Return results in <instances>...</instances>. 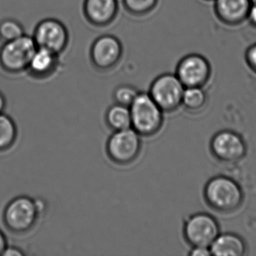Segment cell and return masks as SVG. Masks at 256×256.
<instances>
[{
	"label": "cell",
	"mask_w": 256,
	"mask_h": 256,
	"mask_svg": "<svg viewBox=\"0 0 256 256\" xmlns=\"http://www.w3.org/2000/svg\"><path fill=\"white\" fill-rule=\"evenodd\" d=\"M106 120L114 131L132 128L130 107L118 103L110 106L106 112Z\"/></svg>",
	"instance_id": "16"
},
{
	"label": "cell",
	"mask_w": 256,
	"mask_h": 256,
	"mask_svg": "<svg viewBox=\"0 0 256 256\" xmlns=\"http://www.w3.org/2000/svg\"><path fill=\"white\" fill-rule=\"evenodd\" d=\"M211 74L210 64L198 54L186 55L178 62L176 76L185 88H202Z\"/></svg>",
	"instance_id": "8"
},
{
	"label": "cell",
	"mask_w": 256,
	"mask_h": 256,
	"mask_svg": "<svg viewBox=\"0 0 256 256\" xmlns=\"http://www.w3.org/2000/svg\"><path fill=\"white\" fill-rule=\"evenodd\" d=\"M247 20L252 26L256 28V4H252L247 14Z\"/></svg>",
	"instance_id": "25"
},
{
	"label": "cell",
	"mask_w": 256,
	"mask_h": 256,
	"mask_svg": "<svg viewBox=\"0 0 256 256\" xmlns=\"http://www.w3.org/2000/svg\"><path fill=\"white\" fill-rule=\"evenodd\" d=\"M250 0H214V11L222 23L238 26L247 20Z\"/></svg>",
	"instance_id": "13"
},
{
	"label": "cell",
	"mask_w": 256,
	"mask_h": 256,
	"mask_svg": "<svg viewBox=\"0 0 256 256\" xmlns=\"http://www.w3.org/2000/svg\"><path fill=\"white\" fill-rule=\"evenodd\" d=\"M184 234L193 246L210 248L220 234V228L214 217L206 214H198L188 218Z\"/></svg>",
	"instance_id": "9"
},
{
	"label": "cell",
	"mask_w": 256,
	"mask_h": 256,
	"mask_svg": "<svg viewBox=\"0 0 256 256\" xmlns=\"http://www.w3.org/2000/svg\"><path fill=\"white\" fill-rule=\"evenodd\" d=\"M246 61L250 68L256 72V44L250 46L246 52Z\"/></svg>",
	"instance_id": "22"
},
{
	"label": "cell",
	"mask_w": 256,
	"mask_h": 256,
	"mask_svg": "<svg viewBox=\"0 0 256 256\" xmlns=\"http://www.w3.org/2000/svg\"><path fill=\"white\" fill-rule=\"evenodd\" d=\"M7 246V240L5 234L0 230V256H2Z\"/></svg>",
	"instance_id": "26"
},
{
	"label": "cell",
	"mask_w": 256,
	"mask_h": 256,
	"mask_svg": "<svg viewBox=\"0 0 256 256\" xmlns=\"http://www.w3.org/2000/svg\"><path fill=\"white\" fill-rule=\"evenodd\" d=\"M122 55V44L114 36H101L91 46V62L98 70L106 71L114 68L120 60Z\"/></svg>",
	"instance_id": "10"
},
{
	"label": "cell",
	"mask_w": 256,
	"mask_h": 256,
	"mask_svg": "<svg viewBox=\"0 0 256 256\" xmlns=\"http://www.w3.org/2000/svg\"><path fill=\"white\" fill-rule=\"evenodd\" d=\"M138 92L134 86L128 84H122L115 89L114 98L118 104L130 107L136 100Z\"/></svg>",
	"instance_id": "21"
},
{
	"label": "cell",
	"mask_w": 256,
	"mask_h": 256,
	"mask_svg": "<svg viewBox=\"0 0 256 256\" xmlns=\"http://www.w3.org/2000/svg\"><path fill=\"white\" fill-rule=\"evenodd\" d=\"M84 14L86 20L96 26H108L116 18L118 0H84Z\"/></svg>",
	"instance_id": "12"
},
{
	"label": "cell",
	"mask_w": 256,
	"mask_h": 256,
	"mask_svg": "<svg viewBox=\"0 0 256 256\" xmlns=\"http://www.w3.org/2000/svg\"><path fill=\"white\" fill-rule=\"evenodd\" d=\"M211 254L216 256H242L246 245L242 238L234 234H218L210 246Z\"/></svg>",
	"instance_id": "15"
},
{
	"label": "cell",
	"mask_w": 256,
	"mask_h": 256,
	"mask_svg": "<svg viewBox=\"0 0 256 256\" xmlns=\"http://www.w3.org/2000/svg\"><path fill=\"white\" fill-rule=\"evenodd\" d=\"M24 34L22 24L14 19H6L0 23V38L5 42L16 40Z\"/></svg>",
	"instance_id": "20"
},
{
	"label": "cell",
	"mask_w": 256,
	"mask_h": 256,
	"mask_svg": "<svg viewBox=\"0 0 256 256\" xmlns=\"http://www.w3.org/2000/svg\"><path fill=\"white\" fill-rule=\"evenodd\" d=\"M130 109L132 128L140 136H152L161 128L163 110L149 92H139Z\"/></svg>",
	"instance_id": "1"
},
{
	"label": "cell",
	"mask_w": 256,
	"mask_h": 256,
	"mask_svg": "<svg viewBox=\"0 0 256 256\" xmlns=\"http://www.w3.org/2000/svg\"><path fill=\"white\" fill-rule=\"evenodd\" d=\"M6 104V101L5 96L2 92H0V114L4 113Z\"/></svg>",
	"instance_id": "27"
},
{
	"label": "cell",
	"mask_w": 256,
	"mask_h": 256,
	"mask_svg": "<svg viewBox=\"0 0 256 256\" xmlns=\"http://www.w3.org/2000/svg\"><path fill=\"white\" fill-rule=\"evenodd\" d=\"M58 55L48 49L37 48L31 58L28 71L36 78H44L50 76L58 68Z\"/></svg>",
	"instance_id": "14"
},
{
	"label": "cell",
	"mask_w": 256,
	"mask_h": 256,
	"mask_svg": "<svg viewBox=\"0 0 256 256\" xmlns=\"http://www.w3.org/2000/svg\"><path fill=\"white\" fill-rule=\"evenodd\" d=\"M18 130L14 120L5 114H0V152L11 148L17 138Z\"/></svg>",
	"instance_id": "17"
},
{
	"label": "cell",
	"mask_w": 256,
	"mask_h": 256,
	"mask_svg": "<svg viewBox=\"0 0 256 256\" xmlns=\"http://www.w3.org/2000/svg\"><path fill=\"white\" fill-rule=\"evenodd\" d=\"M190 254L191 256H212L210 248L204 246H193V248L190 252Z\"/></svg>",
	"instance_id": "23"
},
{
	"label": "cell",
	"mask_w": 256,
	"mask_h": 256,
	"mask_svg": "<svg viewBox=\"0 0 256 256\" xmlns=\"http://www.w3.org/2000/svg\"><path fill=\"white\" fill-rule=\"evenodd\" d=\"M2 256H24V253L22 250L16 246H8L4 250L2 254Z\"/></svg>",
	"instance_id": "24"
},
{
	"label": "cell",
	"mask_w": 256,
	"mask_h": 256,
	"mask_svg": "<svg viewBox=\"0 0 256 256\" xmlns=\"http://www.w3.org/2000/svg\"><path fill=\"white\" fill-rule=\"evenodd\" d=\"M205 1H214V0H205Z\"/></svg>",
	"instance_id": "29"
},
{
	"label": "cell",
	"mask_w": 256,
	"mask_h": 256,
	"mask_svg": "<svg viewBox=\"0 0 256 256\" xmlns=\"http://www.w3.org/2000/svg\"><path fill=\"white\" fill-rule=\"evenodd\" d=\"M40 212L35 199L19 196L6 206L4 221L8 230L14 233L29 232L36 223Z\"/></svg>",
	"instance_id": "2"
},
{
	"label": "cell",
	"mask_w": 256,
	"mask_h": 256,
	"mask_svg": "<svg viewBox=\"0 0 256 256\" xmlns=\"http://www.w3.org/2000/svg\"><path fill=\"white\" fill-rule=\"evenodd\" d=\"M184 90L176 74L166 73L152 82L149 94L162 110L170 112L182 104Z\"/></svg>",
	"instance_id": "6"
},
{
	"label": "cell",
	"mask_w": 256,
	"mask_h": 256,
	"mask_svg": "<svg viewBox=\"0 0 256 256\" xmlns=\"http://www.w3.org/2000/svg\"><path fill=\"white\" fill-rule=\"evenodd\" d=\"M212 149L220 160L232 162L244 156L246 148L239 136L232 132L224 131L214 136Z\"/></svg>",
	"instance_id": "11"
},
{
	"label": "cell",
	"mask_w": 256,
	"mask_h": 256,
	"mask_svg": "<svg viewBox=\"0 0 256 256\" xmlns=\"http://www.w3.org/2000/svg\"><path fill=\"white\" fill-rule=\"evenodd\" d=\"M36 49L32 36L26 34L16 40L6 42L0 49V65L10 73L26 71Z\"/></svg>",
	"instance_id": "3"
},
{
	"label": "cell",
	"mask_w": 256,
	"mask_h": 256,
	"mask_svg": "<svg viewBox=\"0 0 256 256\" xmlns=\"http://www.w3.org/2000/svg\"><path fill=\"white\" fill-rule=\"evenodd\" d=\"M251 1L252 4H256V0H250Z\"/></svg>",
	"instance_id": "28"
},
{
	"label": "cell",
	"mask_w": 256,
	"mask_h": 256,
	"mask_svg": "<svg viewBox=\"0 0 256 256\" xmlns=\"http://www.w3.org/2000/svg\"><path fill=\"white\" fill-rule=\"evenodd\" d=\"M122 4L130 14L143 16L154 11L158 0H122Z\"/></svg>",
	"instance_id": "19"
},
{
	"label": "cell",
	"mask_w": 256,
	"mask_h": 256,
	"mask_svg": "<svg viewBox=\"0 0 256 256\" xmlns=\"http://www.w3.org/2000/svg\"><path fill=\"white\" fill-rule=\"evenodd\" d=\"M205 197L214 209L228 212L239 208L242 202V193L238 184L226 176L211 180L205 188Z\"/></svg>",
	"instance_id": "4"
},
{
	"label": "cell",
	"mask_w": 256,
	"mask_h": 256,
	"mask_svg": "<svg viewBox=\"0 0 256 256\" xmlns=\"http://www.w3.org/2000/svg\"><path fill=\"white\" fill-rule=\"evenodd\" d=\"M206 102V94L202 88H185L182 103L190 110L202 108Z\"/></svg>",
	"instance_id": "18"
},
{
	"label": "cell",
	"mask_w": 256,
	"mask_h": 256,
	"mask_svg": "<svg viewBox=\"0 0 256 256\" xmlns=\"http://www.w3.org/2000/svg\"><path fill=\"white\" fill-rule=\"evenodd\" d=\"M32 38L37 48L48 49L60 54L66 48L70 37L62 22L54 18H46L36 25Z\"/></svg>",
	"instance_id": "7"
},
{
	"label": "cell",
	"mask_w": 256,
	"mask_h": 256,
	"mask_svg": "<svg viewBox=\"0 0 256 256\" xmlns=\"http://www.w3.org/2000/svg\"><path fill=\"white\" fill-rule=\"evenodd\" d=\"M140 136L132 128L114 131L108 140L107 152L109 158L119 164L132 162L140 154Z\"/></svg>",
	"instance_id": "5"
}]
</instances>
